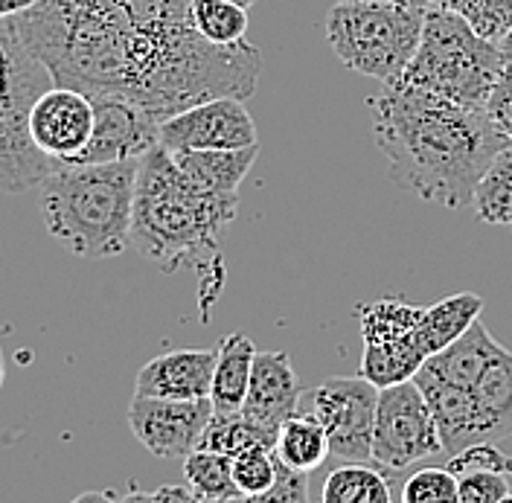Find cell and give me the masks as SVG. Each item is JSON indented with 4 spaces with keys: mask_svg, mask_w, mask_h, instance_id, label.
Masks as SVG:
<instances>
[{
    "mask_svg": "<svg viewBox=\"0 0 512 503\" xmlns=\"http://www.w3.org/2000/svg\"><path fill=\"white\" fill-rule=\"evenodd\" d=\"M440 451V428L414 378L382 387L373 428V463L384 472H405Z\"/></svg>",
    "mask_w": 512,
    "mask_h": 503,
    "instance_id": "8",
    "label": "cell"
},
{
    "mask_svg": "<svg viewBox=\"0 0 512 503\" xmlns=\"http://www.w3.org/2000/svg\"><path fill=\"white\" fill-rule=\"evenodd\" d=\"M379 384L367 376H332L315 390V416L329 437V457L338 463L373 460V428Z\"/></svg>",
    "mask_w": 512,
    "mask_h": 503,
    "instance_id": "9",
    "label": "cell"
},
{
    "mask_svg": "<svg viewBox=\"0 0 512 503\" xmlns=\"http://www.w3.org/2000/svg\"><path fill=\"white\" fill-rule=\"evenodd\" d=\"M210 416V399H160L134 393L128 405V428L149 454L160 460H184L198 448Z\"/></svg>",
    "mask_w": 512,
    "mask_h": 503,
    "instance_id": "11",
    "label": "cell"
},
{
    "mask_svg": "<svg viewBox=\"0 0 512 503\" xmlns=\"http://www.w3.org/2000/svg\"><path fill=\"white\" fill-rule=\"evenodd\" d=\"M38 0H0V18H12V15H21L32 9Z\"/></svg>",
    "mask_w": 512,
    "mask_h": 503,
    "instance_id": "33",
    "label": "cell"
},
{
    "mask_svg": "<svg viewBox=\"0 0 512 503\" xmlns=\"http://www.w3.org/2000/svg\"><path fill=\"white\" fill-rule=\"evenodd\" d=\"M480 312H483V300L472 291L448 294L431 309H425L422 329H425V344L431 349V355L454 344L478 320Z\"/></svg>",
    "mask_w": 512,
    "mask_h": 503,
    "instance_id": "21",
    "label": "cell"
},
{
    "mask_svg": "<svg viewBox=\"0 0 512 503\" xmlns=\"http://www.w3.org/2000/svg\"><path fill=\"white\" fill-rule=\"evenodd\" d=\"M230 3H236V6H245V9H251L256 0H230Z\"/></svg>",
    "mask_w": 512,
    "mask_h": 503,
    "instance_id": "37",
    "label": "cell"
},
{
    "mask_svg": "<svg viewBox=\"0 0 512 503\" xmlns=\"http://www.w3.org/2000/svg\"><path fill=\"white\" fill-rule=\"evenodd\" d=\"M370 111L390 178L446 210L472 204L486 166L510 143L486 111L402 82H384L382 94L370 99Z\"/></svg>",
    "mask_w": 512,
    "mask_h": 503,
    "instance_id": "1",
    "label": "cell"
},
{
    "mask_svg": "<svg viewBox=\"0 0 512 503\" xmlns=\"http://www.w3.org/2000/svg\"><path fill=\"white\" fill-rule=\"evenodd\" d=\"M501 73L504 59L498 41L483 38L463 15L431 6L414 59L396 82L483 111Z\"/></svg>",
    "mask_w": 512,
    "mask_h": 503,
    "instance_id": "4",
    "label": "cell"
},
{
    "mask_svg": "<svg viewBox=\"0 0 512 503\" xmlns=\"http://www.w3.org/2000/svg\"><path fill=\"white\" fill-rule=\"evenodd\" d=\"M143 498H149V501H195L190 486H163V489L152 492V495H143Z\"/></svg>",
    "mask_w": 512,
    "mask_h": 503,
    "instance_id": "32",
    "label": "cell"
},
{
    "mask_svg": "<svg viewBox=\"0 0 512 503\" xmlns=\"http://www.w3.org/2000/svg\"><path fill=\"white\" fill-rule=\"evenodd\" d=\"M402 501L405 503H446L457 501V477L451 469H422L411 474L402 486Z\"/></svg>",
    "mask_w": 512,
    "mask_h": 503,
    "instance_id": "29",
    "label": "cell"
},
{
    "mask_svg": "<svg viewBox=\"0 0 512 503\" xmlns=\"http://www.w3.org/2000/svg\"><path fill=\"white\" fill-rule=\"evenodd\" d=\"M431 6L463 15L483 38L492 41H501L512 27V0H431Z\"/></svg>",
    "mask_w": 512,
    "mask_h": 503,
    "instance_id": "27",
    "label": "cell"
},
{
    "mask_svg": "<svg viewBox=\"0 0 512 503\" xmlns=\"http://www.w3.org/2000/svg\"><path fill=\"white\" fill-rule=\"evenodd\" d=\"M390 3H408V6H422V9H431V0H390Z\"/></svg>",
    "mask_w": 512,
    "mask_h": 503,
    "instance_id": "35",
    "label": "cell"
},
{
    "mask_svg": "<svg viewBox=\"0 0 512 503\" xmlns=\"http://www.w3.org/2000/svg\"><path fill=\"white\" fill-rule=\"evenodd\" d=\"M277 440V431L271 428H262L259 422L248 419L242 410H213L198 448H207V451H222L227 457H236L239 451L245 448H254V445H265V448H274Z\"/></svg>",
    "mask_w": 512,
    "mask_h": 503,
    "instance_id": "22",
    "label": "cell"
},
{
    "mask_svg": "<svg viewBox=\"0 0 512 503\" xmlns=\"http://www.w3.org/2000/svg\"><path fill=\"white\" fill-rule=\"evenodd\" d=\"M192 24L213 44H236L245 41L248 9L230 0H192Z\"/></svg>",
    "mask_w": 512,
    "mask_h": 503,
    "instance_id": "25",
    "label": "cell"
},
{
    "mask_svg": "<svg viewBox=\"0 0 512 503\" xmlns=\"http://www.w3.org/2000/svg\"><path fill=\"white\" fill-rule=\"evenodd\" d=\"M50 85L56 82L24 38L18 15L0 18V192L41 187L56 166L30 137L32 105Z\"/></svg>",
    "mask_w": 512,
    "mask_h": 503,
    "instance_id": "5",
    "label": "cell"
},
{
    "mask_svg": "<svg viewBox=\"0 0 512 503\" xmlns=\"http://www.w3.org/2000/svg\"><path fill=\"white\" fill-rule=\"evenodd\" d=\"M3 378H6V364H3V349H0V387H3Z\"/></svg>",
    "mask_w": 512,
    "mask_h": 503,
    "instance_id": "36",
    "label": "cell"
},
{
    "mask_svg": "<svg viewBox=\"0 0 512 503\" xmlns=\"http://www.w3.org/2000/svg\"><path fill=\"white\" fill-rule=\"evenodd\" d=\"M256 143V123L245 99L216 96L190 105L160 123L158 146L169 152H219Z\"/></svg>",
    "mask_w": 512,
    "mask_h": 503,
    "instance_id": "10",
    "label": "cell"
},
{
    "mask_svg": "<svg viewBox=\"0 0 512 503\" xmlns=\"http://www.w3.org/2000/svg\"><path fill=\"white\" fill-rule=\"evenodd\" d=\"M472 207L483 224L512 227V143H507L475 187Z\"/></svg>",
    "mask_w": 512,
    "mask_h": 503,
    "instance_id": "23",
    "label": "cell"
},
{
    "mask_svg": "<svg viewBox=\"0 0 512 503\" xmlns=\"http://www.w3.org/2000/svg\"><path fill=\"white\" fill-rule=\"evenodd\" d=\"M233 480L248 501H262V495L274 486L277 480V454L274 448L254 445L245 448L233 457Z\"/></svg>",
    "mask_w": 512,
    "mask_h": 503,
    "instance_id": "26",
    "label": "cell"
},
{
    "mask_svg": "<svg viewBox=\"0 0 512 503\" xmlns=\"http://www.w3.org/2000/svg\"><path fill=\"white\" fill-rule=\"evenodd\" d=\"M236 210L239 195L198 187L169 149L155 146L137 163L131 245L163 274H175L181 265H201L207 256L219 259Z\"/></svg>",
    "mask_w": 512,
    "mask_h": 503,
    "instance_id": "2",
    "label": "cell"
},
{
    "mask_svg": "<svg viewBox=\"0 0 512 503\" xmlns=\"http://www.w3.org/2000/svg\"><path fill=\"white\" fill-rule=\"evenodd\" d=\"M486 117L492 120V126L498 128L512 143V70H504L501 79L495 82L492 94L483 105Z\"/></svg>",
    "mask_w": 512,
    "mask_h": 503,
    "instance_id": "31",
    "label": "cell"
},
{
    "mask_svg": "<svg viewBox=\"0 0 512 503\" xmlns=\"http://www.w3.org/2000/svg\"><path fill=\"white\" fill-rule=\"evenodd\" d=\"M94 134V102L91 96L50 85L35 99L30 111L32 143L53 160H73Z\"/></svg>",
    "mask_w": 512,
    "mask_h": 503,
    "instance_id": "13",
    "label": "cell"
},
{
    "mask_svg": "<svg viewBox=\"0 0 512 503\" xmlns=\"http://www.w3.org/2000/svg\"><path fill=\"white\" fill-rule=\"evenodd\" d=\"M355 315L364 338L361 376H367L373 384L387 387L408 381L431 358L422 329V306H414L402 297H382L355 306Z\"/></svg>",
    "mask_w": 512,
    "mask_h": 503,
    "instance_id": "7",
    "label": "cell"
},
{
    "mask_svg": "<svg viewBox=\"0 0 512 503\" xmlns=\"http://www.w3.org/2000/svg\"><path fill=\"white\" fill-rule=\"evenodd\" d=\"M425 12L390 0H335L326 15V41L344 67L396 82L419 47Z\"/></svg>",
    "mask_w": 512,
    "mask_h": 503,
    "instance_id": "6",
    "label": "cell"
},
{
    "mask_svg": "<svg viewBox=\"0 0 512 503\" xmlns=\"http://www.w3.org/2000/svg\"><path fill=\"white\" fill-rule=\"evenodd\" d=\"M323 503H390V480L379 469L367 463H341L329 472L323 492Z\"/></svg>",
    "mask_w": 512,
    "mask_h": 503,
    "instance_id": "24",
    "label": "cell"
},
{
    "mask_svg": "<svg viewBox=\"0 0 512 503\" xmlns=\"http://www.w3.org/2000/svg\"><path fill=\"white\" fill-rule=\"evenodd\" d=\"M300 393H303V387H300V378L294 373L288 352H280V349L256 352L254 373H251L242 413L259 422L262 428L280 431V425L288 416L297 413Z\"/></svg>",
    "mask_w": 512,
    "mask_h": 503,
    "instance_id": "15",
    "label": "cell"
},
{
    "mask_svg": "<svg viewBox=\"0 0 512 503\" xmlns=\"http://www.w3.org/2000/svg\"><path fill=\"white\" fill-rule=\"evenodd\" d=\"M498 47H501V59H504V70H512V27L507 32H504V35H501Z\"/></svg>",
    "mask_w": 512,
    "mask_h": 503,
    "instance_id": "34",
    "label": "cell"
},
{
    "mask_svg": "<svg viewBox=\"0 0 512 503\" xmlns=\"http://www.w3.org/2000/svg\"><path fill=\"white\" fill-rule=\"evenodd\" d=\"M256 346L248 335L230 332L219 341L216 349V370H213V387H210V402L213 410H242L248 384L254 373Z\"/></svg>",
    "mask_w": 512,
    "mask_h": 503,
    "instance_id": "17",
    "label": "cell"
},
{
    "mask_svg": "<svg viewBox=\"0 0 512 503\" xmlns=\"http://www.w3.org/2000/svg\"><path fill=\"white\" fill-rule=\"evenodd\" d=\"M184 480L192 489L195 501H239L242 492L233 480V457L222 451L195 448L184 457Z\"/></svg>",
    "mask_w": 512,
    "mask_h": 503,
    "instance_id": "20",
    "label": "cell"
},
{
    "mask_svg": "<svg viewBox=\"0 0 512 503\" xmlns=\"http://www.w3.org/2000/svg\"><path fill=\"white\" fill-rule=\"evenodd\" d=\"M94 102V134L88 146L67 163H111V160L143 158L158 146L160 120L149 108L131 102L126 96L96 94Z\"/></svg>",
    "mask_w": 512,
    "mask_h": 503,
    "instance_id": "12",
    "label": "cell"
},
{
    "mask_svg": "<svg viewBox=\"0 0 512 503\" xmlns=\"http://www.w3.org/2000/svg\"><path fill=\"white\" fill-rule=\"evenodd\" d=\"M457 477V501L460 503H504L512 501L510 474L489 466H448Z\"/></svg>",
    "mask_w": 512,
    "mask_h": 503,
    "instance_id": "28",
    "label": "cell"
},
{
    "mask_svg": "<svg viewBox=\"0 0 512 503\" xmlns=\"http://www.w3.org/2000/svg\"><path fill=\"white\" fill-rule=\"evenodd\" d=\"M422 373V370H416ZM428 376V373H425ZM443 381V378H440ZM457 387V384H454ZM472 413V440L498 442L512 437V352L495 341L475 378L460 387Z\"/></svg>",
    "mask_w": 512,
    "mask_h": 503,
    "instance_id": "14",
    "label": "cell"
},
{
    "mask_svg": "<svg viewBox=\"0 0 512 503\" xmlns=\"http://www.w3.org/2000/svg\"><path fill=\"white\" fill-rule=\"evenodd\" d=\"M256 155H259V143L245 149H219V152H172L175 163L198 187L219 195H239V187L248 178Z\"/></svg>",
    "mask_w": 512,
    "mask_h": 503,
    "instance_id": "18",
    "label": "cell"
},
{
    "mask_svg": "<svg viewBox=\"0 0 512 503\" xmlns=\"http://www.w3.org/2000/svg\"><path fill=\"white\" fill-rule=\"evenodd\" d=\"M137 163H67L56 160L41 181L38 210L47 233L85 259L120 256L131 245Z\"/></svg>",
    "mask_w": 512,
    "mask_h": 503,
    "instance_id": "3",
    "label": "cell"
},
{
    "mask_svg": "<svg viewBox=\"0 0 512 503\" xmlns=\"http://www.w3.org/2000/svg\"><path fill=\"white\" fill-rule=\"evenodd\" d=\"M274 454L297 472H315L329 457V437L315 413H291L277 431Z\"/></svg>",
    "mask_w": 512,
    "mask_h": 503,
    "instance_id": "19",
    "label": "cell"
},
{
    "mask_svg": "<svg viewBox=\"0 0 512 503\" xmlns=\"http://www.w3.org/2000/svg\"><path fill=\"white\" fill-rule=\"evenodd\" d=\"M213 370L216 349H172L143 364L134 393L160 399H210Z\"/></svg>",
    "mask_w": 512,
    "mask_h": 503,
    "instance_id": "16",
    "label": "cell"
},
{
    "mask_svg": "<svg viewBox=\"0 0 512 503\" xmlns=\"http://www.w3.org/2000/svg\"><path fill=\"white\" fill-rule=\"evenodd\" d=\"M262 501H286V503H306L309 501V472H297L286 466L277 457V480L274 486L262 495Z\"/></svg>",
    "mask_w": 512,
    "mask_h": 503,
    "instance_id": "30",
    "label": "cell"
}]
</instances>
